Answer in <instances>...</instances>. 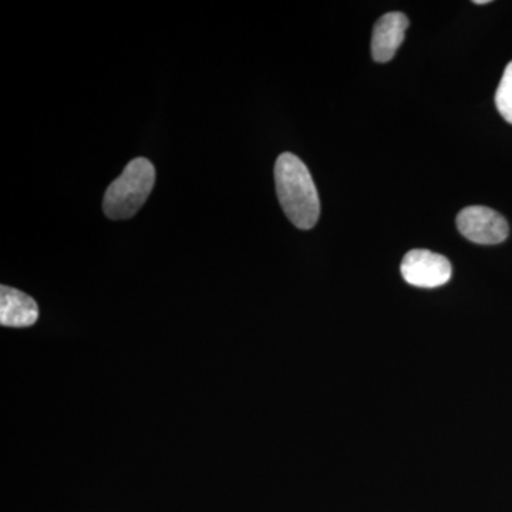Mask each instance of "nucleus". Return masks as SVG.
<instances>
[{
  "instance_id": "nucleus-7",
  "label": "nucleus",
  "mask_w": 512,
  "mask_h": 512,
  "mask_svg": "<svg viewBox=\"0 0 512 512\" xmlns=\"http://www.w3.org/2000/svg\"><path fill=\"white\" fill-rule=\"evenodd\" d=\"M495 104L504 120L512 124V62L505 67L503 79L495 93Z\"/></svg>"
},
{
  "instance_id": "nucleus-5",
  "label": "nucleus",
  "mask_w": 512,
  "mask_h": 512,
  "mask_svg": "<svg viewBox=\"0 0 512 512\" xmlns=\"http://www.w3.org/2000/svg\"><path fill=\"white\" fill-rule=\"evenodd\" d=\"M409 19L400 12L387 13L377 20L372 36V55L377 63H387L402 46Z\"/></svg>"
},
{
  "instance_id": "nucleus-4",
  "label": "nucleus",
  "mask_w": 512,
  "mask_h": 512,
  "mask_svg": "<svg viewBox=\"0 0 512 512\" xmlns=\"http://www.w3.org/2000/svg\"><path fill=\"white\" fill-rule=\"evenodd\" d=\"M457 228L468 241L478 245H497L510 235L503 215L487 207H468L458 214Z\"/></svg>"
},
{
  "instance_id": "nucleus-2",
  "label": "nucleus",
  "mask_w": 512,
  "mask_h": 512,
  "mask_svg": "<svg viewBox=\"0 0 512 512\" xmlns=\"http://www.w3.org/2000/svg\"><path fill=\"white\" fill-rule=\"evenodd\" d=\"M156 184V168L147 158L130 161L123 173L107 188L103 210L110 220H128L146 204Z\"/></svg>"
},
{
  "instance_id": "nucleus-6",
  "label": "nucleus",
  "mask_w": 512,
  "mask_h": 512,
  "mask_svg": "<svg viewBox=\"0 0 512 512\" xmlns=\"http://www.w3.org/2000/svg\"><path fill=\"white\" fill-rule=\"evenodd\" d=\"M39 319V306L32 296L10 286H0V325L28 328Z\"/></svg>"
},
{
  "instance_id": "nucleus-8",
  "label": "nucleus",
  "mask_w": 512,
  "mask_h": 512,
  "mask_svg": "<svg viewBox=\"0 0 512 512\" xmlns=\"http://www.w3.org/2000/svg\"><path fill=\"white\" fill-rule=\"evenodd\" d=\"M474 3H476V5H488L490 0H474Z\"/></svg>"
},
{
  "instance_id": "nucleus-3",
  "label": "nucleus",
  "mask_w": 512,
  "mask_h": 512,
  "mask_svg": "<svg viewBox=\"0 0 512 512\" xmlns=\"http://www.w3.org/2000/svg\"><path fill=\"white\" fill-rule=\"evenodd\" d=\"M400 269L404 281L417 288H439L447 284L453 275V268L446 256L434 254L429 249L407 252Z\"/></svg>"
},
{
  "instance_id": "nucleus-1",
  "label": "nucleus",
  "mask_w": 512,
  "mask_h": 512,
  "mask_svg": "<svg viewBox=\"0 0 512 512\" xmlns=\"http://www.w3.org/2000/svg\"><path fill=\"white\" fill-rule=\"evenodd\" d=\"M276 194L288 220L299 229L315 227L320 215L318 191L301 158L284 153L275 164Z\"/></svg>"
}]
</instances>
